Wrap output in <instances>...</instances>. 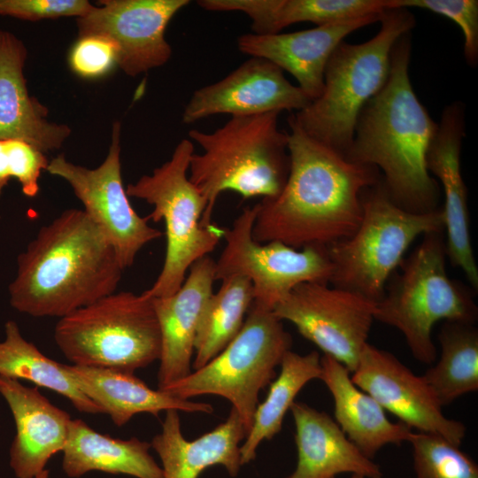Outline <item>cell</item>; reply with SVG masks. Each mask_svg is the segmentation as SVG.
I'll list each match as a JSON object with an SVG mask.
<instances>
[{
	"label": "cell",
	"instance_id": "1",
	"mask_svg": "<svg viewBox=\"0 0 478 478\" xmlns=\"http://www.w3.org/2000/svg\"><path fill=\"white\" fill-rule=\"evenodd\" d=\"M288 124L289 175L276 197L256 204L252 237L294 249L328 247L358 227L362 193L380 181L379 170L310 137L290 117Z\"/></svg>",
	"mask_w": 478,
	"mask_h": 478
},
{
	"label": "cell",
	"instance_id": "2",
	"mask_svg": "<svg viewBox=\"0 0 478 478\" xmlns=\"http://www.w3.org/2000/svg\"><path fill=\"white\" fill-rule=\"evenodd\" d=\"M411 34L401 35L390 53L388 79L362 109L351 161L382 170L389 198L412 212L437 209L439 187L427 169L426 155L438 123L417 97L409 77Z\"/></svg>",
	"mask_w": 478,
	"mask_h": 478
},
{
	"label": "cell",
	"instance_id": "3",
	"mask_svg": "<svg viewBox=\"0 0 478 478\" xmlns=\"http://www.w3.org/2000/svg\"><path fill=\"white\" fill-rule=\"evenodd\" d=\"M123 270L86 212L67 209L42 227L18 257L10 304L33 317L60 319L115 292Z\"/></svg>",
	"mask_w": 478,
	"mask_h": 478
},
{
	"label": "cell",
	"instance_id": "4",
	"mask_svg": "<svg viewBox=\"0 0 478 478\" xmlns=\"http://www.w3.org/2000/svg\"><path fill=\"white\" fill-rule=\"evenodd\" d=\"M281 112L232 116L222 127L207 133L191 129L188 135L203 150L190 158L189 177L204 197L202 218L212 225L214 205L227 190L243 199L276 197L289 172L288 132L278 125Z\"/></svg>",
	"mask_w": 478,
	"mask_h": 478
},
{
	"label": "cell",
	"instance_id": "5",
	"mask_svg": "<svg viewBox=\"0 0 478 478\" xmlns=\"http://www.w3.org/2000/svg\"><path fill=\"white\" fill-rule=\"evenodd\" d=\"M378 22L370 40L336 46L326 65L321 95L289 116L307 135L343 155L362 109L388 79L395 42L415 26L414 16L399 7L382 11Z\"/></svg>",
	"mask_w": 478,
	"mask_h": 478
},
{
	"label": "cell",
	"instance_id": "6",
	"mask_svg": "<svg viewBox=\"0 0 478 478\" xmlns=\"http://www.w3.org/2000/svg\"><path fill=\"white\" fill-rule=\"evenodd\" d=\"M361 200L357 230L328 247L333 266L329 283L378 303L412 243L420 235L443 231V216L442 208L428 212L401 208L389 198L382 180L366 189Z\"/></svg>",
	"mask_w": 478,
	"mask_h": 478
},
{
	"label": "cell",
	"instance_id": "7",
	"mask_svg": "<svg viewBox=\"0 0 478 478\" xmlns=\"http://www.w3.org/2000/svg\"><path fill=\"white\" fill-rule=\"evenodd\" d=\"M443 231L423 235L403 269L376 303L374 320L398 329L416 360L436 358L432 329L440 320L474 323L477 307L469 291L448 275Z\"/></svg>",
	"mask_w": 478,
	"mask_h": 478
},
{
	"label": "cell",
	"instance_id": "8",
	"mask_svg": "<svg viewBox=\"0 0 478 478\" xmlns=\"http://www.w3.org/2000/svg\"><path fill=\"white\" fill-rule=\"evenodd\" d=\"M54 340L73 365L135 373L160 356L153 297L115 291L60 318Z\"/></svg>",
	"mask_w": 478,
	"mask_h": 478
},
{
	"label": "cell",
	"instance_id": "9",
	"mask_svg": "<svg viewBox=\"0 0 478 478\" xmlns=\"http://www.w3.org/2000/svg\"><path fill=\"white\" fill-rule=\"evenodd\" d=\"M193 154L192 141L182 139L169 160L126 189L128 197L153 205V211L147 216L149 220L165 223V260L153 285L143 291L150 297L174 294L184 282L190 266L208 256L223 237L224 229L202 223L207 203L189 177Z\"/></svg>",
	"mask_w": 478,
	"mask_h": 478
},
{
	"label": "cell",
	"instance_id": "10",
	"mask_svg": "<svg viewBox=\"0 0 478 478\" xmlns=\"http://www.w3.org/2000/svg\"><path fill=\"white\" fill-rule=\"evenodd\" d=\"M291 343V335L273 311L252 303L242 329L220 353L160 390L185 400L200 395L227 399L247 436L258 405L259 391L275 378V368Z\"/></svg>",
	"mask_w": 478,
	"mask_h": 478
},
{
	"label": "cell",
	"instance_id": "11",
	"mask_svg": "<svg viewBox=\"0 0 478 478\" xmlns=\"http://www.w3.org/2000/svg\"><path fill=\"white\" fill-rule=\"evenodd\" d=\"M257 204L245 207L224 228L226 245L215 261V281L232 276L247 278L253 303L273 311L290 291L305 282L329 283L333 266L328 247L294 249L281 242L258 243L252 237Z\"/></svg>",
	"mask_w": 478,
	"mask_h": 478
},
{
	"label": "cell",
	"instance_id": "12",
	"mask_svg": "<svg viewBox=\"0 0 478 478\" xmlns=\"http://www.w3.org/2000/svg\"><path fill=\"white\" fill-rule=\"evenodd\" d=\"M71 186L83 204V211L112 243L123 269L133 265L147 243L163 233L149 225L132 207L121 179L120 124L112 127V141L104 162L94 169L75 165L59 154L46 168Z\"/></svg>",
	"mask_w": 478,
	"mask_h": 478
},
{
	"label": "cell",
	"instance_id": "13",
	"mask_svg": "<svg viewBox=\"0 0 478 478\" xmlns=\"http://www.w3.org/2000/svg\"><path fill=\"white\" fill-rule=\"evenodd\" d=\"M328 284L297 285L273 312L280 320L292 323L301 335L351 374L367 343L376 303Z\"/></svg>",
	"mask_w": 478,
	"mask_h": 478
},
{
	"label": "cell",
	"instance_id": "14",
	"mask_svg": "<svg viewBox=\"0 0 478 478\" xmlns=\"http://www.w3.org/2000/svg\"><path fill=\"white\" fill-rule=\"evenodd\" d=\"M77 18L79 37L96 35L116 49V65L127 75L162 66L172 48L165 32L173 17L189 0H103Z\"/></svg>",
	"mask_w": 478,
	"mask_h": 478
},
{
	"label": "cell",
	"instance_id": "15",
	"mask_svg": "<svg viewBox=\"0 0 478 478\" xmlns=\"http://www.w3.org/2000/svg\"><path fill=\"white\" fill-rule=\"evenodd\" d=\"M351 378L411 429L440 436L460 447L466 427L447 418L422 375L415 374L392 353L367 343Z\"/></svg>",
	"mask_w": 478,
	"mask_h": 478
},
{
	"label": "cell",
	"instance_id": "16",
	"mask_svg": "<svg viewBox=\"0 0 478 478\" xmlns=\"http://www.w3.org/2000/svg\"><path fill=\"white\" fill-rule=\"evenodd\" d=\"M310 98L274 63L251 57L223 79L196 89L184 107L185 125L216 114L250 116L305 109Z\"/></svg>",
	"mask_w": 478,
	"mask_h": 478
},
{
	"label": "cell",
	"instance_id": "17",
	"mask_svg": "<svg viewBox=\"0 0 478 478\" xmlns=\"http://www.w3.org/2000/svg\"><path fill=\"white\" fill-rule=\"evenodd\" d=\"M465 133V104L454 102L443 111L426 155L427 169L440 181L444 193L442 208L445 250L453 266L460 268L477 289L478 269L469 232L467 191L460 169Z\"/></svg>",
	"mask_w": 478,
	"mask_h": 478
},
{
	"label": "cell",
	"instance_id": "18",
	"mask_svg": "<svg viewBox=\"0 0 478 478\" xmlns=\"http://www.w3.org/2000/svg\"><path fill=\"white\" fill-rule=\"evenodd\" d=\"M380 14L290 33H247L238 37L237 48L243 54L266 59L289 73L312 101L322 93L326 65L336 46L355 30L378 22Z\"/></svg>",
	"mask_w": 478,
	"mask_h": 478
},
{
	"label": "cell",
	"instance_id": "19",
	"mask_svg": "<svg viewBox=\"0 0 478 478\" xmlns=\"http://www.w3.org/2000/svg\"><path fill=\"white\" fill-rule=\"evenodd\" d=\"M214 281L215 261L208 255L190 266L184 282L174 294L153 297L161 335L158 389L191 373L197 331L213 293Z\"/></svg>",
	"mask_w": 478,
	"mask_h": 478
},
{
	"label": "cell",
	"instance_id": "20",
	"mask_svg": "<svg viewBox=\"0 0 478 478\" xmlns=\"http://www.w3.org/2000/svg\"><path fill=\"white\" fill-rule=\"evenodd\" d=\"M0 394L14 419L16 434L10 466L17 478H35L50 458L62 451L68 437L70 414L51 404L37 387L0 375Z\"/></svg>",
	"mask_w": 478,
	"mask_h": 478
},
{
	"label": "cell",
	"instance_id": "21",
	"mask_svg": "<svg viewBox=\"0 0 478 478\" xmlns=\"http://www.w3.org/2000/svg\"><path fill=\"white\" fill-rule=\"evenodd\" d=\"M27 54L21 40L0 30V140L23 141L45 154L59 149L71 129L49 121L47 107L29 95L23 72Z\"/></svg>",
	"mask_w": 478,
	"mask_h": 478
},
{
	"label": "cell",
	"instance_id": "22",
	"mask_svg": "<svg viewBox=\"0 0 478 478\" xmlns=\"http://www.w3.org/2000/svg\"><path fill=\"white\" fill-rule=\"evenodd\" d=\"M289 410L297 463L288 478H335L343 473L382 478L380 466L365 456L328 413L296 401Z\"/></svg>",
	"mask_w": 478,
	"mask_h": 478
},
{
	"label": "cell",
	"instance_id": "23",
	"mask_svg": "<svg viewBox=\"0 0 478 478\" xmlns=\"http://www.w3.org/2000/svg\"><path fill=\"white\" fill-rule=\"evenodd\" d=\"M245 437L244 426L234 408L223 423L193 441L183 436L178 411L168 410L150 446L161 459L163 478H198L204 469L218 464L235 476L242 466L239 444Z\"/></svg>",
	"mask_w": 478,
	"mask_h": 478
},
{
	"label": "cell",
	"instance_id": "24",
	"mask_svg": "<svg viewBox=\"0 0 478 478\" xmlns=\"http://www.w3.org/2000/svg\"><path fill=\"white\" fill-rule=\"evenodd\" d=\"M320 380L333 397L335 422L365 456L373 459L385 445L408 442L412 429L390 421L379 403L351 381L343 364L328 355L320 358Z\"/></svg>",
	"mask_w": 478,
	"mask_h": 478
},
{
	"label": "cell",
	"instance_id": "25",
	"mask_svg": "<svg viewBox=\"0 0 478 478\" xmlns=\"http://www.w3.org/2000/svg\"><path fill=\"white\" fill-rule=\"evenodd\" d=\"M80 389L121 427L134 415L148 412L158 416L168 410L211 413L206 403L181 399L147 386L134 373L112 368L66 365Z\"/></svg>",
	"mask_w": 478,
	"mask_h": 478
},
{
	"label": "cell",
	"instance_id": "26",
	"mask_svg": "<svg viewBox=\"0 0 478 478\" xmlns=\"http://www.w3.org/2000/svg\"><path fill=\"white\" fill-rule=\"evenodd\" d=\"M211 12H240L247 15L253 34L271 35L299 22L317 26L379 14L389 0H198Z\"/></svg>",
	"mask_w": 478,
	"mask_h": 478
},
{
	"label": "cell",
	"instance_id": "27",
	"mask_svg": "<svg viewBox=\"0 0 478 478\" xmlns=\"http://www.w3.org/2000/svg\"><path fill=\"white\" fill-rule=\"evenodd\" d=\"M150 443L100 434L84 420L72 419L62 451L65 474L77 478L90 471L127 474L136 478H163L162 468L150 454Z\"/></svg>",
	"mask_w": 478,
	"mask_h": 478
},
{
	"label": "cell",
	"instance_id": "28",
	"mask_svg": "<svg viewBox=\"0 0 478 478\" xmlns=\"http://www.w3.org/2000/svg\"><path fill=\"white\" fill-rule=\"evenodd\" d=\"M5 338L0 342V375L26 380L67 398L81 412L103 413V410L78 387L65 364L45 356L33 343L26 340L18 324L8 320Z\"/></svg>",
	"mask_w": 478,
	"mask_h": 478
},
{
	"label": "cell",
	"instance_id": "29",
	"mask_svg": "<svg viewBox=\"0 0 478 478\" xmlns=\"http://www.w3.org/2000/svg\"><path fill=\"white\" fill-rule=\"evenodd\" d=\"M320 358L316 351L300 355L289 350L284 354L281 372L270 383L265 401L258 405L251 428L240 446L242 465L255 459L263 440H270L281 431L284 416L303 387L313 379H320Z\"/></svg>",
	"mask_w": 478,
	"mask_h": 478
},
{
	"label": "cell",
	"instance_id": "30",
	"mask_svg": "<svg viewBox=\"0 0 478 478\" xmlns=\"http://www.w3.org/2000/svg\"><path fill=\"white\" fill-rule=\"evenodd\" d=\"M438 339L440 358L422 377L443 407L478 390V331L474 323L445 321Z\"/></svg>",
	"mask_w": 478,
	"mask_h": 478
},
{
	"label": "cell",
	"instance_id": "31",
	"mask_svg": "<svg viewBox=\"0 0 478 478\" xmlns=\"http://www.w3.org/2000/svg\"><path fill=\"white\" fill-rule=\"evenodd\" d=\"M251 281L242 276L221 281L216 293L209 298L197 331L195 370L201 368L220 353L242 329L253 303Z\"/></svg>",
	"mask_w": 478,
	"mask_h": 478
},
{
	"label": "cell",
	"instance_id": "32",
	"mask_svg": "<svg viewBox=\"0 0 478 478\" xmlns=\"http://www.w3.org/2000/svg\"><path fill=\"white\" fill-rule=\"evenodd\" d=\"M416 478H478V466L464 451L445 438L423 432H412Z\"/></svg>",
	"mask_w": 478,
	"mask_h": 478
},
{
	"label": "cell",
	"instance_id": "33",
	"mask_svg": "<svg viewBox=\"0 0 478 478\" xmlns=\"http://www.w3.org/2000/svg\"><path fill=\"white\" fill-rule=\"evenodd\" d=\"M49 161L44 153L19 140H0V194L11 178H16L23 194L33 197L39 191L41 173Z\"/></svg>",
	"mask_w": 478,
	"mask_h": 478
},
{
	"label": "cell",
	"instance_id": "34",
	"mask_svg": "<svg viewBox=\"0 0 478 478\" xmlns=\"http://www.w3.org/2000/svg\"><path fill=\"white\" fill-rule=\"evenodd\" d=\"M391 8H420L443 15L454 21L464 36L466 63H478V1L477 0H389Z\"/></svg>",
	"mask_w": 478,
	"mask_h": 478
},
{
	"label": "cell",
	"instance_id": "35",
	"mask_svg": "<svg viewBox=\"0 0 478 478\" xmlns=\"http://www.w3.org/2000/svg\"><path fill=\"white\" fill-rule=\"evenodd\" d=\"M95 5L87 0H0V14L26 20L82 17Z\"/></svg>",
	"mask_w": 478,
	"mask_h": 478
},
{
	"label": "cell",
	"instance_id": "36",
	"mask_svg": "<svg viewBox=\"0 0 478 478\" xmlns=\"http://www.w3.org/2000/svg\"><path fill=\"white\" fill-rule=\"evenodd\" d=\"M69 63L73 72L82 77L102 76L116 65V49L111 41L101 36L79 37L71 50Z\"/></svg>",
	"mask_w": 478,
	"mask_h": 478
},
{
	"label": "cell",
	"instance_id": "37",
	"mask_svg": "<svg viewBox=\"0 0 478 478\" xmlns=\"http://www.w3.org/2000/svg\"><path fill=\"white\" fill-rule=\"evenodd\" d=\"M35 478H49V470L44 469L39 473Z\"/></svg>",
	"mask_w": 478,
	"mask_h": 478
},
{
	"label": "cell",
	"instance_id": "38",
	"mask_svg": "<svg viewBox=\"0 0 478 478\" xmlns=\"http://www.w3.org/2000/svg\"><path fill=\"white\" fill-rule=\"evenodd\" d=\"M351 478H364L363 476H360V475H356V474H352L351 476Z\"/></svg>",
	"mask_w": 478,
	"mask_h": 478
},
{
	"label": "cell",
	"instance_id": "39",
	"mask_svg": "<svg viewBox=\"0 0 478 478\" xmlns=\"http://www.w3.org/2000/svg\"><path fill=\"white\" fill-rule=\"evenodd\" d=\"M288 478V477H287Z\"/></svg>",
	"mask_w": 478,
	"mask_h": 478
}]
</instances>
